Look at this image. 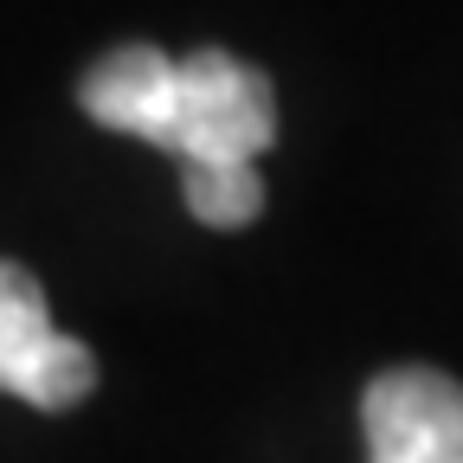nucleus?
Returning <instances> with one entry per match:
<instances>
[{"label": "nucleus", "instance_id": "1", "mask_svg": "<svg viewBox=\"0 0 463 463\" xmlns=\"http://www.w3.org/2000/svg\"><path fill=\"white\" fill-rule=\"evenodd\" d=\"M277 142V97L258 65L232 52L174 58V116L161 148L181 161H258Z\"/></svg>", "mask_w": 463, "mask_h": 463}, {"label": "nucleus", "instance_id": "2", "mask_svg": "<svg viewBox=\"0 0 463 463\" xmlns=\"http://www.w3.org/2000/svg\"><path fill=\"white\" fill-rule=\"evenodd\" d=\"M97 386L90 347L58 335L45 316V289L26 264L0 258V392H14L39 412H71Z\"/></svg>", "mask_w": 463, "mask_h": 463}, {"label": "nucleus", "instance_id": "3", "mask_svg": "<svg viewBox=\"0 0 463 463\" xmlns=\"http://www.w3.org/2000/svg\"><path fill=\"white\" fill-rule=\"evenodd\" d=\"M367 463H463V386L438 367H392L361 392Z\"/></svg>", "mask_w": 463, "mask_h": 463}, {"label": "nucleus", "instance_id": "4", "mask_svg": "<svg viewBox=\"0 0 463 463\" xmlns=\"http://www.w3.org/2000/svg\"><path fill=\"white\" fill-rule=\"evenodd\" d=\"M78 103H84L90 123L142 136V142L161 148L167 116H174V58L155 52V45H116L84 71Z\"/></svg>", "mask_w": 463, "mask_h": 463}, {"label": "nucleus", "instance_id": "5", "mask_svg": "<svg viewBox=\"0 0 463 463\" xmlns=\"http://www.w3.org/2000/svg\"><path fill=\"white\" fill-rule=\"evenodd\" d=\"M181 194L200 225L232 232L264 213V174L258 161H181Z\"/></svg>", "mask_w": 463, "mask_h": 463}]
</instances>
